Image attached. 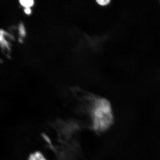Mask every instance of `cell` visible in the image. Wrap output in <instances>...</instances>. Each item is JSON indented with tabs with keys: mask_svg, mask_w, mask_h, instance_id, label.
I'll return each mask as SVG.
<instances>
[{
	"mask_svg": "<svg viewBox=\"0 0 160 160\" xmlns=\"http://www.w3.org/2000/svg\"><path fill=\"white\" fill-rule=\"evenodd\" d=\"M28 160H47L45 155L40 152H35L30 154Z\"/></svg>",
	"mask_w": 160,
	"mask_h": 160,
	"instance_id": "cell-2",
	"label": "cell"
},
{
	"mask_svg": "<svg viewBox=\"0 0 160 160\" xmlns=\"http://www.w3.org/2000/svg\"><path fill=\"white\" fill-rule=\"evenodd\" d=\"M22 6L26 8H28L33 5V1H21Z\"/></svg>",
	"mask_w": 160,
	"mask_h": 160,
	"instance_id": "cell-3",
	"label": "cell"
},
{
	"mask_svg": "<svg viewBox=\"0 0 160 160\" xmlns=\"http://www.w3.org/2000/svg\"><path fill=\"white\" fill-rule=\"evenodd\" d=\"M97 3L101 6H106L109 3V1H107V0H100V1H97Z\"/></svg>",
	"mask_w": 160,
	"mask_h": 160,
	"instance_id": "cell-4",
	"label": "cell"
},
{
	"mask_svg": "<svg viewBox=\"0 0 160 160\" xmlns=\"http://www.w3.org/2000/svg\"><path fill=\"white\" fill-rule=\"evenodd\" d=\"M91 111L93 128L95 131L103 132L109 128L112 123L113 116L107 100L103 98L96 100Z\"/></svg>",
	"mask_w": 160,
	"mask_h": 160,
	"instance_id": "cell-1",
	"label": "cell"
}]
</instances>
